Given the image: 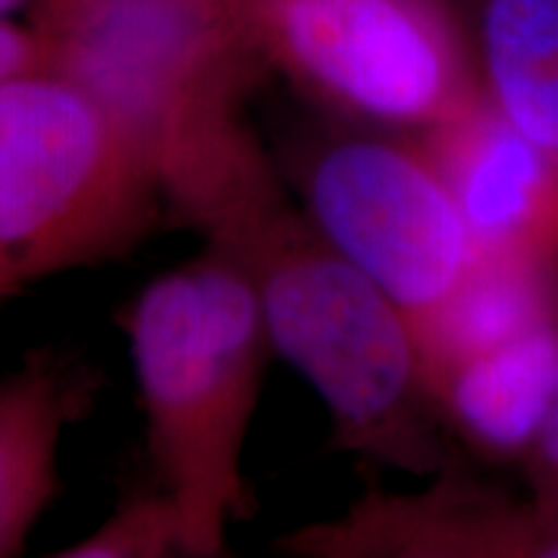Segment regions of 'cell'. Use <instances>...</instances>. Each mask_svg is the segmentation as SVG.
I'll list each match as a JSON object with an SVG mask.
<instances>
[{"label":"cell","mask_w":558,"mask_h":558,"mask_svg":"<svg viewBox=\"0 0 558 558\" xmlns=\"http://www.w3.org/2000/svg\"><path fill=\"white\" fill-rule=\"evenodd\" d=\"M37 34L45 68L107 111L207 243L290 197L243 117L259 54L233 0H47Z\"/></svg>","instance_id":"obj_1"},{"label":"cell","mask_w":558,"mask_h":558,"mask_svg":"<svg viewBox=\"0 0 558 558\" xmlns=\"http://www.w3.org/2000/svg\"><path fill=\"white\" fill-rule=\"evenodd\" d=\"M124 326L181 554L220 556L251 507L243 450L271 349L254 282L233 256L207 246L153 279Z\"/></svg>","instance_id":"obj_2"},{"label":"cell","mask_w":558,"mask_h":558,"mask_svg":"<svg viewBox=\"0 0 558 558\" xmlns=\"http://www.w3.org/2000/svg\"><path fill=\"white\" fill-rule=\"evenodd\" d=\"M207 246L248 271L269 344L324 401L333 445L416 476L442 469V422L407 313L320 239L295 199Z\"/></svg>","instance_id":"obj_3"},{"label":"cell","mask_w":558,"mask_h":558,"mask_svg":"<svg viewBox=\"0 0 558 558\" xmlns=\"http://www.w3.org/2000/svg\"><path fill=\"white\" fill-rule=\"evenodd\" d=\"M163 209L148 163L86 90L45 65L0 86V300L120 259Z\"/></svg>","instance_id":"obj_4"},{"label":"cell","mask_w":558,"mask_h":558,"mask_svg":"<svg viewBox=\"0 0 558 558\" xmlns=\"http://www.w3.org/2000/svg\"><path fill=\"white\" fill-rule=\"evenodd\" d=\"M262 60L354 120L422 132L481 94L442 0H233Z\"/></svg>","instance_id":"obj_5"},{"label":"cell","mask_w":558,"mask_h":558,"mask_svg":"<svg viewBox=\"0 0 558 558\" xmlns=\"http://www.w3.org/2000/svg\"><path fill=\"white\" fill-rule=\"evenodd\" d=\"M298 207L411 320L448 298L478 246L414 137H320L292 156Z\"/></svg>","instance_id":"obj_6"},{"label":"cell","mask_w":558,"mask_h":558,"mask_svg":"<svg viewBox=\"0 0 558 558\" xmlns=\"http://www.w3.org/2000/svg\"><path fill=\"white\" fill-rule=\"evenodd\" d=\"M324 558H558V518L535 499L445 473L411 494L367 488L341 518L284 538Z\"/></svg>","instance_id":"obj_7"},{"label":"cell","mask_w":558,"mask_h":558,"mask_svg":"<svg viewBox=\"0 0 558 558\" xmlns=\"http://www.w3.org/2000/svg\"><path fill=\"white\" fill-rule=\"evenodd\" d=\"M481 254L558 267V160L481 94L416 132Z\"/></svg>","instance_id":"obj_8"},{"label":"cell","mask_w":558,"mask_h":558,"mask_svg":"<svg viewBox=\"0 0 558 558\" xmlns=\"http://www.w3.org/2000/svg\"><path fill=\"white\" fill-rule=\"evenodd\" d=\"M424 386L442 427L488 460H522L558 399V320L507 344L437 362Z\"/></svg>","instance_id":"obj_9"},{"label":"cell","mask_w":558,"mask_h":558,"mask_svg":"<svg viewBox=\"0 0 558 558\" xmlns=\"http://www.w3.org/2000/svg\"><path fill=\"white\" fill-rule=\"evenodd\" d=\"M88 401L78 362L50 349L0 380V556L21 554L52 501L62 435Z\"/></svg>","instance_id":"obj_10"},{"label":"cell","mask_w":558,"mask_h":558,"mask_svg":"<svg viewBox=\"0 0 558 558\" xmlns=\"http://www.w3.org/2000/svg\"><path fill=\"white\" fill-rule=\"evenodd\" d=\"M558 320V267L481 254L463 279L422 318L411 320L422 373L437 362L507 344Z\"/></svg>","instance_id":"obj_11"},{"label":"cell","mask_w":558,"mask_h":558,"mask_svg":"<svg viewBox=\"0 0 558 558\" xmlns=\"http://www.w3.org/2000/svg\"><path fill=\"white\" fill-rule=\"evenodd\" d=\"M484 94L558 160V0H488Z\"/></svg>","instance_id":"obj_12"},{"label":"cell","mask_w":558,"mask_h":558,"mask_svg":"<svg viewBox=\"0 0 558 558\" xmlns=\"http://www.w3.org/2000/svg\"><path fill=\"white\" fill-rule=\"evenodd\" d=\"M181 554L179 518L163 492L145 494L117 509L99 530L62 556L75 558H153Z\"/></svg>","instance_id":"obj_13"},{"label":"cell","mask_w":558,"mask_h":558,"mask_svg":"<svg viewBox=\"0 0 558 558\" xmlns=\"http://www.w3.org/2000/svg\"><path fill=\"white\" fill-rule=\"evenodd\" d=\"M520 463L527 478V497L558 518V399Z\"/></svg>","instance_id":"obj_14"},{"label":"cell","mask_w":558,"mask_h":558,"mask_svg":"<svg viewBox=\"0 0 558 558\" xmlns=\"http://www.w3.org/2000/svg\"><path fill=\"white\" fill-rule=\"evenodd\" d=\"M41 65H45V52H41L39 34L24 32L0 19V86Z\"/></svg>","instance_id":"obj_15"},{"label":"cell","mask_w":558,"mask_h":558,"mask_svg":"<svg viewBox=\"0 0 558 558\" xmlns=\"http://www.w3.org/2000/svg\"><path fill=\"white\" fill-rule=\"evenodd\" d=\"M26 0H0V19H5V13H11L19 5H24Z\"/></svg>","instance_id":"obj_16"}]
</instances>
